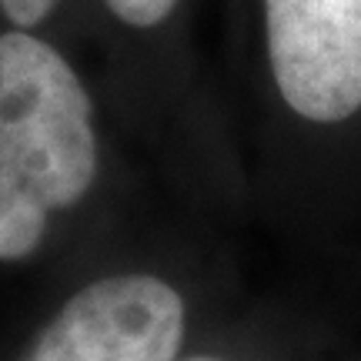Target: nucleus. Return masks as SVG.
Masks as SVG:
<instances>
[{
    "label": "nucleus",
    "mask_w": 361,
    "mask_h": 361,
    "mask_svg": "<svg viewBox=\"0 0 361 361\" xmlns=\"http://www.w3.org/2000/svg\"><path fill=\"white\" fill-rule=\"evenodd\" d=\"M0 154L51 211L78 204L97 178L87 90L30 30L0 34Z\"/></svg>",
    "instance_id": "obj_1"
},
{
    "label": "nucleus",
    "mask_w": 361,
    "mask_h": 361,
    "mask_svg": "<svg viewBox=\"0 0 361 361\" xmlns=\"http://www.w3.org/2000/svg\"><path fill=\"white\" fill-rule=\"evenodd\" d=\"M271 78L311 124L361 111V0H264Z\"/></svg>",
    "instance_id": "obj_2"
},
{
    "label": "nucleus",
    "mask_w": 361,
    "mask_h": 361,
    "mask_svg": "<svg viewBox=\"0 0 361 361\" xmlns=\"http://www.w3.org/2000/svg\"><path fill=\"white\" fill-rule=\"evenodd\" d=\"M184 298L154 274H114L80 288L24 361H174Z\"/></svg>",
    "instance_id": "obj_3"
},
{
    "label": "nucleus",
    "mask_w": 361,
    "mask_h": 361,
    "mask_svg": "<svg viewBox=\"0 0 361 361\" xmlns=\"http://www.w3.org/2000/svg\"><path fill=\"white\" fill-rule=\"evenodd\" d=\"M51 207L0 154V261H20L34 255L47 234Z\"/></svg>",
    "instance_id": "obj_4"
},
{
    "label": "nucleus",
    "mask_w": 361,
    "mask_h": 361,
    "mask_svg": "<svg viewBox=\"0 0 361 361\" xmlns=\"http://www.w3.org/2000/svg\"><path fill=\"white\" fill-rule=\"evenodd\" d=\"M57 7V0H0V11L17 30L37 27L47 13ZM104 7L128 27H157L171 17L178 0H104Z\"/></svg>",
    "instance_id": "obj_5"
},
{
    "label": "nucleus",
    "mask_w": 361,
    "mask_h": 361,
    "mask_svg": "<svg viewBox=\"0 0 361 361\" xmlns=\"http://www.w3.org/2000/svg\"><path fill=\"white\" fill-rule=\"evenodd\" d=\"M191 361H218V358H191Z\"/></svg>",
    "instance_id": "obj_6"
}]
</instances>
